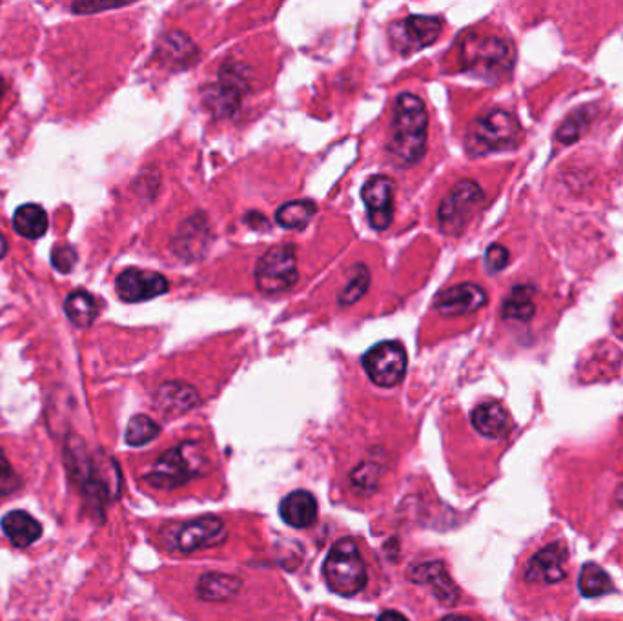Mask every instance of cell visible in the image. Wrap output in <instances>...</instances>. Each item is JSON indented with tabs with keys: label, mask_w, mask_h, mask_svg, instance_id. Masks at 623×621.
Returning <instances> with one entry per match:
<instances>
[{
	"label": "cell",
	"mask_w": 623,
	"mask_h": 621,
	"mask_svg": "<svg viewBox=\"0 0 623 621\" xmlns=\"http://www.w3.org/2000/svg\"><path fill=\"white\" fill-rule=\"evenodd\" d=\"M376 621H409L403 614H399L396 611H385L381 612L378 616V620Z\"/></svg>",
	"instance_id": "obj_37"
},
{
	"label": "cell",
	"mask_w": 623,
	"mask_h": 621,
	"mask_svg": "<svg viewBox=\"0 0 623 621\" xmlns=\"http://www.w3.org/2000/svg\"><path fill=\"white\" fill-rule=\"evenodd\" d=\"M157 53L161 61L166 62L172 68H186L192 62L197 61V48L194 42L190 41L181 31H172L164 37L159 44Z\"/></svg>",
	"instance_id": "obj_22"
},
{
	"label": "cell",
	"mask_w": 623,
	"mask_h": 621,
	"mask_svg": "<svg viewBox=\"0 0 623 621\" xmlns=\"http://www.w3.org/2000/svg\"><path fill=\"white\" fill-rule=\"evenodd\" d=\"M578 587L585 598H596V596H603L614 591L613 581L609 578V574L596 563L583 565Z\"/></svg>",
	"instance_id": "obj_28"
},
{
	"label": "cell",
	"mask_w": 623,
	"mask_h": 621,
	"mask_svg": "<svg viewBox=\"0 0 623 621\" xmlns=\"http://www.w3.org/2000/svg\"><path fill=\"white\" fill-rule=\"evenodd\" d=\"M518 119L505 110H492L470 124L465 135V146L470 155H487L518 146L521 141Z\"/></svg>",
	"instance_id": "obj_5"
},
{
	"label": "cell",
	"mask_w": 623,
	"mask_h": 621,
	"mask_svg": "<svg viewBox=\"0 0 623 621\" xmlns=\"http://www.w3.org/2000/svg\"><path fill=\"white\" fill-rule=\"evenodd\" d=\"M429 115L425 102L412 93H401L394 104L389 157L399 168L419 163L427 152Z\"/></svg>",
	"instance_id": "obj_1"
},
{
	"label": "cell",
	"mask_w": 623,
	"mask_h": 621,
	"mask_svg": "<svg viewBox=\"0 0 623 621\" xmlns=\"http://www.w3.org/2000/svg\"><path fill=\"white\" fill-rule=\"evenodd\" d=\"M6 254H8V243H6V237L0 232V259H4Z\"/></svg>",
	"instance_id": "obj_38"
},
{
	"label": "cell",
	"mask_w": 623,
	"mask_h": 621,
	"mask_svg": "<svg viewBox=\"0 0 623 621\" xmlns=\"http://www.w3.org/2000/svg\"><path fill=\"white\" fill-rule=\"evenodd\" d=\"M115 288L124 303H143L166 294L170 283L166 281L164 275L157 272L128 268L117 277Z\"/></svg>",
	"instance_id": "obj_14"
},
{
	"label": "cell",
	"mask_w": 623,
	"mask_h": 621,
	"mask_svg": "<svg viewBox=\"0 0 623 621\" xmlns=\"http://www.w3.org/2000/svg\"><path fill=\"white\" fill-rule=\"evenodd\" d=\"M77 263V252L75 248L68 245H59L53 248L52 265L61 274H70Z\"/></svg>",
	"instance_id": "obj_34"
},
{
	"label": "cell",
	"mask_w": 623,
	"mask_h": 621,
	"mask_svg": "<svg viewBox=\"0 0 623 621\" xmlns=\"http://www.w3.org/2000/svg\"><path fill=\"white\" fill-rule=\"evenodd\" d=\"M316 204L312 201H290L283 204L276 212V221L279 226L288 228V230H296L303 228L308 221L316 214Z\"/></svg>",
	"instance_id": "obj_29"
},
{
	"label": "cell",
	"mask_w": 623,
	"mask_h": 621,
	"mask_svg": "<svg viewBox=\"0 0 623 621\" xmlns=\"http://www.w3.org/2000/svg\"><path fill=\"white\" fill-rule=\"evenodd\" d=\"M567 558H569V550L563 541L545 545L527 563L525 580L529 583H545V585L560 583L567 576V571H565Z\"/></svg>",
	"instance_id": "obj_15"
},
{
	"label": "cell",
	"mask_w": 623,
	"mask_h": 621,
	"mask_svg": "<svg viewBox=\"0 0 623 621\" xmlns=\"http://www.w3.org/2000/svg\"><path fill=\"white\" fill-rule=\"evenodd\" d=\"M117 6H103V4H73V11L77 13H92V11L113 10Z\"/></svg>",
	"instance_id": "obj_36"
},
{
	"label": "cell",
	"mask_w": 623,
	"mask_h": 621,
	"mask_svg": "<svg viewBox=\"0 0 623 621\" xmlns=\"http://www.w3.org/2000/svg\"><path fill=\"white\" fill-rule=\"evenodd\" d=\"M396 183L387 175H376L361 190L363 203L367 206L368 221L374 230H387L394 217Z\"/></svg>",
	"instance_id": "obj_13"
},
{
	"label": "cell",
	"mask_w": 623,
	"mask_h": 621,
	"mask_svg": "<svg viewBox=\"0 0 623 621\" xmlns=\"http://www.w3.org/2000/svg\"><path fill=\"white\" fill-rule=\"evenodd\" d=\"M297 272L296 246L279 245L270 248L256 266L257 288L263 294H281L296 285Z\"/></svg>",
	"instance_id": "obj_9"
},
{
	"label": "cell",
	"mask_w": 623,
	"mask_h": 621,
	"mask_svg": "<svg viewBox=\"0 0 623 621\" xmlns=\"http://www.w3.org/2000/svg\"><path fill=\"white\" fill-rule=\"evenodd\" d=\"M64 312L73 325L84 328V326L92 325L95 321V317L99 314V306H97V301L90 292L77 290V292H72L70 296L66 297Z\"/></svg>",
	"instance_id": "obj_26"
},
{
	"label": "cell",
	"mask_w": 623,
	"mask_h": 621,
	"mask_svg": "<svg viewBox=\"0 0 623 621\" xmlns=\"http://www.w3.org/2000/svg\"><path fill=\"white\" fill-rule=\"evenodd\" d=\"M470 419H472V427L485 438L501 439L511 434L512 423L509 412L498 401L481 403L474 408Z\"/></svg>",
	"instance_id": "obj_18"
},
{
	"label": "cell",
	"mask_w": 623,
	"mask_h": 621,
	"mask_svg": "<svg viewBox=\"0 0 623 621\" xmlns=\"http://www.w3.org/2000/svg\"><path fill=\"white\" fill-rule=\"evenodd\" d=\"M164 547L177 552H195L225 543L226 529L217 516H203L197 520L170 523L159 532Z\"/></svg>",
	"instance_id": "obj_7"
},
{
	"label": "cell",
	"mask_w": 623,
	"mask_h": 621,
	"mask_svg": "<svg viewBox=\"0 0 623 621\" xmlns=\"http://www.w3.org/2000/svg\"><path fill=\"white\" fill-rule=\"evenodd\" d=\"M536 290L531 285H518L512 288L507 299L501 306V314L509 321L527 323L536 314V303H534Z\"/></svg>",
	"instance_id": "obj_24"
},
{
	"label": "cell",
	"mask_w": 623,
	"mask_h": 621,
	"mask_svg": "<svg viewBox=\"0 0 623 621\" xmlns=\"http://www.w3.org/2000/svg\"><path fill=\"white\" fill-rule=\"evenodd\" d=\"M350 279L347 286L343 288V292L339 294L338 303L341 306H350L358 303L361 297L367 294L368 286H370V272L365 265H356L350 270Z\"/></svg>",
	"instance_id": "obj_31"
},
{
	"label": "cell",
	"mask_w": 623,
	"mask_h": 621,
	"mask_svg": "<svg viewBox=\"0 0 623 621\" xmlns=\"http://www.w3.org/2000/svg\"><path fill=\"white\" fill-rule=\"evenodd\" d=\"M323 574L330 591L339 596H356L367 587L368 574L358 543L345 538L334 543L323 565Z\"/></svg>",
	"instance_id": "obj_4"
},
{
	"label": "cell",
	"mask_w": 623,
	"mask_h": 621,
	"mask_svg": "<svg viewBox=\"0 0 623 621\" xmlns=\"http://www.w3.org/2000/svg\"><path fill=\"white\" fill-rule=\"evenodd\" d=\"M66 467L93 514L103 516L104 507L113 498L112 487L103 469L95 463V459L90 458L79 439H70L66 445Z\"/></svg>",
	"instance_id": "obj_6"
},
{
	"label": "cell",
	"mask_w": 623,
	"mask_h": 621,
	"mask_svg": "<svg viewBox=\"0 0 623 621\" xmlns=\"http://www.w3.org/2000/svg\"><path fill=\"white\" fill-rule=\"evenodd\" d=\"M407 352L399 341H383L363 356V368L378 387L392 388L407 372Z\"/></svg>",
	"instance_id": "obj_10"
},
{
	"label": "cell",
	"mask_w": 623,
	"mask_h": 621,
	"mask_svg": "<svg viewBox=\"0 0 623 621\" xmlns=\"http://www.w3.org/2000/svg\"><path fill=\"white\" fill-rule=\"evenodd\" d=\"M485 203L481 186L470 179H463L450 190L441 201L438 210L440 228L443 234L460 235L469 226L472 217L480 212Z\"/></svg>",
	"instance_id": "obj_8"
},
{
	"label": "cell",
	"mask_w": 623,
	"mask_h": 621,
	"mask_svg": "<svg viewBox=\"0 0 623 621\" xmlns=\"http://www.w3.org/2000/svg\"><path fill=\"white\" fill-rule=\"evenodd\" d=\"M381 474H383V467H379L378 463H374V461H367L358 470H354L352 483H354L356 489L370 492V490L378 487Z\"/></svg>",
	"instance_id": "obj_32"
},
{
	"label": "cell",
	"mask_w": 623,
	"mask_h": 621,
	"mask_svg": "<svg viewBox=\"0 0 623 621\" xmlns=\"http://www.w3.org/2000/svg\"><path fill=\"white\" fill-rule=\"evenodd\" d=\"M489 297L480 285L461 283L440 292L434 299V310L443 317L469 316L487 305Z\"/></svg>",
	"instance_id": "obj_16"
},
{
	"label": "cell",
	"mask_w": 623,
	"mask_h": 621,
	"mask_svg": "<svg viewBox=\"0 0 623 621\" xmlns=\"http://www.w3.org/2000/svg\"><path fill=\"white\" fill-rule=\"evenodd\" d=\"M246 73L243 66L235 62H226L221 68L219 82L208 86L205 92V104L215 115H230L237 110L243 93L246 92Z\"/></svg>",
	"instance_id": "obj_12"
},
{
	"label": "cell",
	"mask_w": 623,
	"mask_h": 621,
	"mask_svg": "<svg viewBox=\"0 0 623 621\" xmlns=\"http://www.w3.org/2000/svg\"><path fill=\"white\" fill-rule=\"evenodd\" d=\"M440 621H472L469 618H465V616H447V618H443Z\"/></svg>",
	"instance_id": "obj_39"
},
{
	"label": "cell",
	"mask_w": 623,
	"mask_h": 621,
	"mask_svg": "<svg viewBox=\"0 0 623 621\" xmlns=\"http://www.w3.org/2000/svg\"><path fill=\"white\" fill-rule=\"evenodd\" d=\"M159 425L155 423L154 419L139 414V416H133L126 427V434L124 439L130 447H143L146 443H150L152 439L157 438L159 434Z\"/></svg>",
	"instance_id": "obj_30"
},
{
	"label": "cell",
	"mask_w": 623,
	"mask_h": 621,
	"mask_svg": "<svg viewBox=\"0 0 623 621\" xmlns=\"http://www.w3.org/2000/svg\"><path fill=\"white\" fill-rule=\"evenodd\" d=\"M596 117V108L594 106H583L578 108L576 112H572L565 121H563L558 130H556V141L563 144H571L578 141L582 137L585 130L589 128V124L593 123Z\"/></svg>",
	"instance_id": "obj_27"
},
{
	"label": "cell",
	"mask_w": 623,
	"mask_h": 621,
	"mask_svg": "<svg viewBox=\"0 0 623 621\" xmlns=\"http://www.w3.org/2000/svg\"><path fill=\"white\" fill-rule=\"evenodd\" d=\"M22 481L19 474L11 467L10 459L0 448V498L10 496L13 492L21 489Z\"/></svg>",
	"instance_id": "obj_33"
},
{
	"label": "cell",
	"mask_w": 623,
	"mask_h": 621,
	"mask_svg": "<svg viewBox=\"0 0 623 621\" xmlns=\"http://www.w3.org/2000/svg\"><path fill=\"white\" fill-rule=\"evenodd\" d=\"M409 578L419 585H430L434 589L436 598L445 605H454L460 600V591L454 585V581L450 580L449 572L441 561H427V563L416 565L410 571Z\"/></svg>",
	"instance_id": "obj_17"
},
{
	"label": "cell",
	"mask_w": 623,
	"mask_h": 621,
	"mask_svg": "<svg viewBox=\"0 0 623 621\" xmlns=\"http://www.w3.org/2000/svg\"><path fill=\"white\" fill-rule=\"evenodd\" d=\"M241 580L232 574L210 572L197 583V594L203 601H228L237 596Z\"/></svg>",
	"instance_id": "obj_23"
},
{
	"label": "cell",
	"mask_w": 623,
	"mask_h": 621,
	"mask_svg": "<svg viewBox=\"0 0 623 621\" xmlns=\"http://www.w3.org/2000/svg\"><path fill=\"white\" fill-rule=\"evenodd\" d=\"M208 467L210 458L205 447L195 441H184L159 456L144 474V481L157 490L179 489L197 476L205 474Z\"/></svg>",
	"instance_id": "obj_3"
},
{
	"label": "cell",
	"mask_w": 623,
	"mask_h": 621,
	"mask_svg": "<svg viewBox=\"0 0 623 621\" xmlns=\"http://www.w3.org/2000/svg\"><path fill=\"white\" fill-rule=\"evenodd\" d=\"M516 53L509 41L498 35L472 31L461 42L460 61L465 72L487 82H500L512 72Z\"/></svg>",
	"instance_id": "obj_2"
},
{
	"label": "cell",
	"mask_w": 623,
	"mask_h": 621,
	"mask_svg": "<svg viewBox=\"0 0 623 621\" xmlns=\"http://www.w3.org/2000/svg\"><path fill=\"white\" fill-rule=\"evenodd\" d=\"M279 514L286 525L294 529H307L314 525L317 518L316 498L307 490H296L281 501Z\"/></svg>",
	"instance_id": "obj_19"
},
{
	"label": "cell",
	"mask_w": 623,
	"mask_h": 621,
	"mask_svg": "<svg viewBox=\"0 0 623 621\" xmlns=\"http://www.w3.org/2000/svg\"><path fill=\"white\" fill-rule=\"evenodd\" d=\"M509 250L505 246L491 245L485 254V266L491 274H498L505 266L509 265Z\"/></svg>",
	"instance_id": "obj_35"
},
{
	"label": "cell",
	"mask_w": 623,
	"mask_h": 621,
	"mask_svg": "<svg viewBox=\"0 0 623 621\" xmlns=\"http://www.w3.org/2000/svg\"><path fill=\"white\" fill-rule=\"evenodd\" d=\"M155 407L168 414H183L192 410L195 405H199V394L194 387L181 383V381H170L157 388L154 396Z\"/></svg>",
	"instance_id": "obj_21"
},
{
	"label": "cell",
	"mask_w": 623,
	"mask_h": 621,
	"mask_svg": "<svg viewBox=\"0 0 623 621\" xmlns=\"http://www.w3.org/2000/svg\"><path fill=\"white\" fill-rule=\"evenodd\" d=\"M2 532L11 541L13 547L26 549L33 545L42 536V527L39 521L31 518L24 510H13L8 512L0 521Z\"/></svg>",
	"instance_id": "obj_20"
},
{
	"label": "cell",
	"mask_w": 623,
	"mask_h": 621,
	"mask_svg": "<svg viewBox=\"0 0 623 621\" xmlns=\"http://www.w3.org/2000/svg\"><path fill=\"white\" fill-rule=\"evenodd\" d=\"M48 215L39 204H22L13 214V228L26 239H41L48 232Z\"/></svg>",
	"instance_id": "obj_25"
},
{
	"label": "cell",
	"mask_w": 623,
	"mask_h": 621,
	"mask_svg": "<svg viewBox=\"0 0 623 621\" xmlns=\"http://www.w3.org/2000/svg\"><path fill=\"white\" fill-rule=\"evenodd\" d=\"M441 31H443V21L440 17L410 15L407 19L394 22L390 26V44L399 55L407 57L410 53H416L438 41Z\"/></svg>",
	"instance_id": "obj_11"
}]
</instances>
